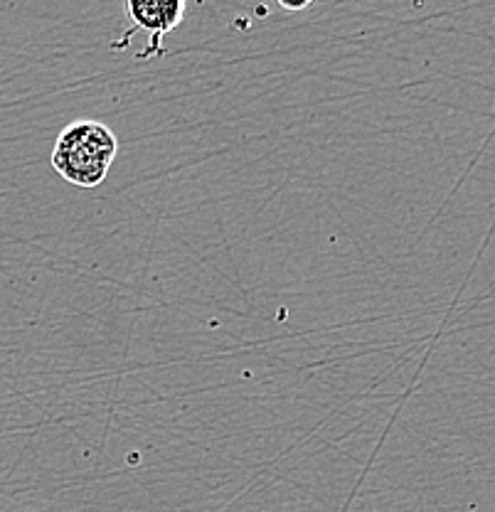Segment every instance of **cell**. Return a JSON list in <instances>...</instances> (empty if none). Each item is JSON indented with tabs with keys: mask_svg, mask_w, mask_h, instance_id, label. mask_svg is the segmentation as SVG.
Here are the masks:
<instances>
[{
	"mask_svg": "<svg viewBox=\"0 0 495 512\" xmlns=\"http://www.w3.org/2000/svg\"><path fill=\"white\" fill-rule=\"evenodd\" d=\"M119 141L109 126L94 119L69 124L52 148V168L77 188H99L114 165Z\"/></svg>",
	"mask_w": 495,
	"mask_h": 512,
	"instance_id": "1",
	"label": "cell"
},
{
	"mask_svg": "<svg viewBox=\"0 0 495 512\" xmlns=\"http://www.w3.org/2000/svg\"><path fill=\"white\" fill-rule=\"evenodd\" d=\"M185 10H188V3L183 0H129L124 5L129 30L121 35L119 42H114V50H124L138 30H146L148 45L146 50L138 52V60H148V57L153 60V57L165 55L163 37L183 23Z\"/></svg>",
	"mask_w": 495,
	"mask_h": 512,
	"instance_id": "2",
	"label": "cell"
}]
</instances>
